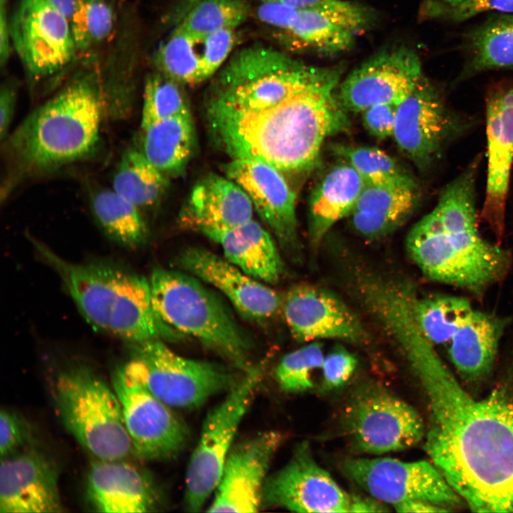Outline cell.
Wrapping results in <instances>:
<instances>
[{
  "mask_svg": "<svg viewBox=\"0 0 513 513\" xmlns=\"http://www.w3.org/2000/svg\"><path fill=\"white\" fill-rule=\"evenodd\" d=\"M98 74L81 72L33 110L4 143L5 193L19 180L86 158L97 148L105 112Z\"/></svg>",
  "mask_w": 513,
  "mask_h": 513,
  "instance_id": "4",
  "label": "cell"
},
{
  "mask_svg": "<svg viewBox=\"0 0 513 513\" xmlns=\"http://www.w3.org/2000/svg\"><path fill=\"white\" fill-rule=\"evenodd\" d=\"M31 435L27 421L14 410L2 408L0 413L1 457L12 455L24 447Z\"/></svg>",
  "mask_w": 513,
  "mask_h": 513,
  "instance_id": "45",
  "label": "cell"
},
{
  "mask_svg": "<svg viewBox=\"0 0 513 513\" xmlns=\"http://www.w3.org/2000/svg\"><path fill=\"white\" fill-rule=\"evenodd\" d=\"M9 31L19 58L35 81L58 73L77 51L68 19L48 0H20Z\"/></svg>",
  "mask_w": 513,
  "mask_h": 513,
  "instance_id": "15",
  "label": "cell"
},
{
  "mask_svg": "<svg viewBox=\"0 0 513 513\" xmlns=\"http://www.w3.org/2000/svg\"><path fill=\"white\" fill-rule=\"evenodd\" d=\"M6 1H7V0H0L1 7V6H4Z\"/></svg>",
  "mask_w": 513,
  "mask_h": 513,
  "instance_id": "54",
  "label": "cell"
},
{
  "mask_svg": "<svg viewBox=\"0 0 513 513\" xmlns=\"http://www.w3.org/2000/svg\"><path fill=\"white\" fill-rule=\"evenodd\" d=\"M179 264L220 291L247 318L268 319L282 307L283 297L277 291L210 251L189 248L179 256Z\"/></svg>",
  "mask_w": 513,
  "mask_h": 513,
  "instance_id": "23",
  "label": "cell"
},
{
  "mask_svg": "<svg viewBox=\"0 0 513 513\" xmlns=\"http://www.w3.org/2000/svg\"><path fill=\"white\" fill-rule=\"evenodd\" d=\"M149 282L161 336L177 331L192 336L244 373L253 368L248 337L222 301L196 278L157 268Z\"/></svg>",
  "mask_w": 513,
  "mask_h": 513,
  "instance_id": "7",
  "label": "cell"
},
{
  "mask_svg": "<svg viewBox=\"0 0 513 513\" xmlns=\"http://www.w3.org/2000/svg\"><path fill=\"white\" fill-rule=\"evenodd\" d=\"M249 11L247 0H200L175 27L202 37L223 29H235L245 21Z\"/></svg>",
  "mask_w": 513,
  "mask_h": 513,
  "instance_id": "38",
  "label": "cell"
},
{
  "mask_svg": "<svg viewBox=\"0 0 513 513\" xmlns=\"http://www.w3.org/2000/svg\"><path fill=\"white\" fill-rule=\"evenodd\" d=\"M299 11L289 6L274 3L261 2L258 9V18L283 32L293 26L298 18Z\"/></svg>",
  "mask_w": 513,
  "mask_h": 513,
  "instance_id": "48",
  "label": "cell"
},
{
  "mask_svg": "<svg viewBox=\"0 0 513 513\" xmlns=\"http://www.w3.org/2000/svg\"><path fill=\"white\" fill-rule=\"evenodd\" d=\"M338 85L313 87L256 112L213 114L211 131L232 159L260 161L282 173L309 171L325 140L350 126L334 93Z\"/></svg>",
  "mask_w": 513,
  "mask_h": 513,
  "instance_id": "2",
  "label": "cell"
},
{
  "mask_svg": "<svg viewBox=\"0 0 513 513\" xmlns=\"http://www.w3.org/2000/svg\"><path fill=\"white\" fill-rule=\"evenodd\" d=\"M343 471L370 495L393 506L423 500L449 511L462 501L438 468L428 461L352 458L343 462Z\"/></svg>",
  "mask_w": 513,
  "mask_h": 513,
  "instance_id": "13",
  "label": "cell"
},
{
  "mask_svg": "<svg viewBox=\"0 0 513 513\" xmlns=\"http://www.w3.org/2000/svg\"><path fill=\"white\" fill-rule=\"evenodd\" d=\"M282 309L293 336L310 341L336 338L358 342L365 336L358 318L330 291L301 284L283 298Z\"/></svg>",
  "mask_w": 513,
  "mask_h": 513,
  "instance_id": "22",
  "label": "cell"
},
{
  "mask_svg": "<svg viewBox=\"0 0 513 513\" xmlns=\"http://www.w3.org/2000/svg\"><path fill=\"white\" fill-rule=\"evenodd\" d=\"M504 325L496 315L472 309L448 343L450 360L462 376L476 380L490 372Z\"/></svg>",
  "mask_w": 513,
  "mask_h": 513,
  "instance_id": "27",
  "label": "cell"
},
{
  "mask_svg": "<svg viewBox=\"0 0 513 513\" xmlns=\"http://www.w3.org/2000/svg\"><path fill=\"white\" fill-rule=\"evenodd\" d=\"M154 63L157 71L181 84L205 81L200 38L176 27L156 51Z\"/></svg>",
  "mask_w": 513,
  "mask_h": 513,
  "instance_id": "36",
  "label": "cell"
},
{
  "mask_svg": "<svg viewBox=\"0 0 513 513\" xmlns=\"http://www.w3.org/2000/svg\"><path fill=\"white\" fill-rule=\"evenodd\" d=\"M253 204L227 177L209 174L193 187L181 213L186 226L203 234L226 229L252 219Z\"/></svg>",
  "mask_w": 513,
  "mask_h": 513,
  "instance_id": "25",
  "label": "cell"
},
{
  "mask_svg": "<svg viewBox=\"0 0 513 513\" xmlns=\"http://www.w3.org/2000/svg\"><path fill=\"white\" fill-rule=\"evenodd\" d=\"M417 54L405 48L384 51L353 70L341 83L337 99L346 111L378 104H400L423 77Z\"/></svg>",
  "mask_w": 513,
  "mask_h": 513,
  "instance_id": "18",
  "label": "cell"
},
{
  "mask_svg": "<svg viewBox=\"0 0 513 513\" xmlns=\"http://www.w3.org/2000/svg\"><path fill=\"white\" fill-rule=\"evenodd\" d=\"M467 61L460 78L494 69L513 68V13L494 14L466 33Z\"/></svg>",
  "mask_w": 513,
  "mask_h": 513,
  "instance_id": "31",
  "label": "cell"
},
{
  "mask_svg": "<svg viewBox=\"0 0 513 513\" xmlns=\"http://www.w3.org/2000/svg\"><path fill=\"white\" fill-rule=\"evenodd\" d=\"M261 2L278 3L298 11H311L327 15L358 31L369 21L365 8L344 0H259Z\"/></svg>",
  "mask_w": 513,
  "mask_h": 513,
  "instance_id": "42",
  "label": "cell"
},
{
  "mask_svg": "<svg viewBox=\"0 0 513 513\" xmlns=\"http://www.w3.org/2000/svg\"><path fill=\"white\" fill-rule=\"evenodd\" d=\"M167 175L155 167L138 148L129 149L115 170L113 190L140 209L155 205L167 187Z\"/></svg>",
  "mask_w": 513,
  "mask_h": 513,
  "instance_id": "32",
  "label": "cell"
},
{
  "mask_svg": "<svg viewBox=\"0 0 513 513\" xmlns=\"http://www.w3.org/2000/svg\"><path fill=\"white\" fill-rule=\"evenodd\" d=\"M419 187L366 184L350 214L355 229L368 238L384 236L403 224L416 209Z\"/></svg>",
  "mask_w": 513,
  "mask_h": 513,
  "instance_id": "28",
  "label": "cell"
},
{
  "mask_svg": "<svg viewBox=\"0 0 513 513\" xmlns=\"http://www.w3.org/2000/svg\"><path fill=\"white\" fill-rule=\"evenodd\" d=\"M472 161L442 190L435 208L410 230L408 251L429 279L480 294L507 274L510 253L479 232Z\"/></svg>",
  "mask_w": 513,
  "mask_h": 513,
  "instance_id": "3",
  "label": "cell"
},
{
  "mask_svg": "<svg viewBox=\"0 0 513 513\" xmlns=\"http://www.w3.org/2000/svg\"><path fill=\"white\" fill-rule=\"evenodd\" d=\"M485 112L487 166L481 217L501 237L513 165V79L500 80L489 86Z\"/></svg>",
  "mask_w": 513,
  "mask_h": 513,
  "instance_id": "16",
  "label": "cell"
},
{
  "mask_svg": "<svg viewBox=\"0 0 513 513\" xmlns=\"http://www.w3.org/2000/svg\"><path fill=\"white\" fill-rule=\"evenodd\" d=\"M10 31L9 23L4 6L1 7L0 11V63L4 65L9 58L10 54Z\"/></svg>",
  "mask_w": 513,
  "mask_h": 513,
  "instance_id": "52",
  "label": "cell"
},
{
  "mask_svg": "<svg viewBox=\"0 0 513 513\" xmlns=\"http://www.w3.org/2000/svg\"><path fill=\"white\" fill-rule=\"evenodd\" d=\"M472 125V120L451 108L440 91L423 76L398 105L393 136L415 166L427 171Z\"/></svg>",
  "mask_w": 513,
  "mask_h": 513,
  "instance_id": "11",
  "label": "cell"
},
{
  "mask_svg": "<svg viewBox=\"0 0 513 513\" xmlns=\"http://www.w3.org/2000/svg\"><path fill=\"white\" fill-rule=\"evenodd\" d=\"M112 386L121 404L133 453L137 457L163 460L182 450L189 439V430L170 406L123 366L114 372Z\"/></svg>",
  "mask_w": 513,
  "mask_h": 513,
  "instance_id": "14",
  "label": "cell"
},
{
  "mask_svg": "<svg viewBox=\"0 0 513 513\" xmlns=\"http://www.w3.org/2000/svg\"><path fill=\"white\" fill-rule=\"evenodd\" d=\"M398 512H448L446 509L423 500H411L393 506Z\"/></svg>",
  "mask_w": 513,
  "mask_h": 513,
  "instance_id": "51",
  "label": "cell"
},
{
  "mask_svg": "<svg viewBox=\"0 0 513 513\" xmlns=\"http://www.w3.org/2000/svg\"><path fill=\"white\" fill-rule=\"evenodd\" d=\"M131 346L123 368L170 408L199 407L239 381L228 368L181 356L159 338Z\"/></svg>",
  "mask_w": 513,
  "mask_h": 513,
  "instance_id": "9",
  "label": "cell"
},
{
  "mask_svg": "<svg viewBox=\"0 0 513 513\" xmlns=\"http://www.w3.org/2000/svg\"><path fill=\"white\" fill-rule=\"evenodd\" d=\"M16 90L11 85L1 86L0 93V137L1 143L9 136V130L14 113Z\"/></svg>",
  "mask_w": 513,
  "mask_h": 513,
  "instance_id": "49",
  "label": "cell"
},
{
  "mask_svg": "<svg viewBox=\"0 0 513 513\" xmlns=\"http://www.w3.org/2000/svg\"><path fill=\"white\" fill-rule=\"evenodd\" d=\"M321 346L312 343L286 354L276 367L275 375L286 392L301 393L314 386L312 372L321 368L324 361Z\"/></svg>",
  "mask_w": 513,
  "mask_h": 513,
  "instance_id": "41",
  "label": "cell"
},
{
  "mask_svg": "<svg viewBox=\"0 0 513 513\" xmlns=\"http://www.w3.org/2000/svg\"><path fill=\"white\" fill-rule=\"evenodd\" d=\"M234 30L223 29L200 37L205 80L213 76L226 61L237 39Z\"/></svg>",
  "mask_w": 513,
  "mask_h": 513,
  "instance_id": "44",
  "label": "cell"
},
{
  "mask_svg": "<svg viewBox=\"0 0 513 513\" xmlns=\"http://www.w3.org/2000/svg\"><path fill=\"white\" fill-rule=\"evenodd\" d=\"M70 20L78 51H85L105 41L114 25V9L110 0H73Z\"/></svg>",
  "mask_w": 513,
  "mask_h": 513,
  "instance_id": "40",
  "label": "cell"
},
{
  "mask_svg": "<svg viewBox=\"0 0 513 513\" xmlns=\"http://www.w3.org/2000/svg\"><path fill=\"white\" fill-rule=\"evenodd\" d=\"M283 33L295 48L333 54L349 49L356 31L327 15L299 11L295 24Z\"/></svg>",
  "mask_w": 513,
  "mask_h": 513,
  "instance_id": "35",
  "label": "cell"
},
{
  "mask_svg": "<svg viewBox=\"0 0 513 513\" xmlns=\"http://www.w3.org/2000/svg\"><path fill=\"white\" fill-rule=\"evenodd\" d=\"M357 366L356 358L343 349H337L324 358L323 383L326 388H338L351 377Z\"/></svg>",
  "mask_w": 513,
  "mask_h": 513,
  "instance_id": "46",
  "label": "cell"
},
{
  "mask_svg": "<svg viewBox=\"0 0 513 513\" xmlns=\"http://www.w3.org/2000/svg\"><path fill=\"white\" fill-rule=\"evenodd\" d=\"M260 378L261 370L256 367L245 372L224 400L206 416L186 472L187 511L200 512L217 487L233 440Z\"/></svg>",
  "mask_w": 513,
  "mask_h": 513,
  "instance_id": "10",
  "label": "cell"
},
{
  "mask_svg": "<svg viewBox=\"0 0 513 513\" xmlns=\"http://www.w3.org/2000/svg\"><path fill=\"white\" fill-rule=\"evenodd\" d=\"M281 441L279 432L266 431L232 447L207 512H257L267 472Z\"/></svg>",
  "mask_w": 513,
  "mask_h": 513,
  "instance_id": "19",
  "label": "cell"
},
{
  "mask_svg": "<svg viewBox=\"0 0 513 513\" xmlns=\"http://www.w3.org/2000/svg\"><path fill=\"white\" fill-rule=\"evenodd\" d=\"M63 511L56 463L43 452L24 448L2 457L1 513H57Z\"/></svg>",
  "mask_w": 513,
  "mask_h": 513,
  "instance_id": "20",
  "label": "cell"
},
{
  "mask_svg": "<svg viewBox=\"0 0 513 513\" xmlns=\"http://www.w3.org/2000/svg\"><path fill=\"white\" fill-rule=\"evenodd\" d=\"M412 308L418 325L432 344L448 343L474 309L466 298L450 295L418 297L412 294Z\"/></svg>",
  "mask_w": 513,
  "mask_h": 513,
  "instance_id": "34",
  "label": "cell"
},
{
  "mask_svg": "<svg viewBox=\"0 0 513 513\" xmlns=\"http://www.w3.org/2000/svg\"><path fill=\"white\" fill-rule=\"evenodd\" d=\"M434 16L460 22L486 11L513 13V0H464L451 5L439 0L432 4Z\"/></svg>",
  "mask_w": 513,
  "mask_h": 513,
  "instance_id": "43",
  "label": "cell"
},
{
  "mask_svg": "<svg viewBox=\"0 0 513 513\" xmlns=\"http://www.w3.org/2000/svg\"><path fill=\"white\" fill-rule=\"evenodd\" d=\"M386 507L373 497L351 496L349 512H384L388 511Z\"/></svg>",
  "mask_w": 513,
  "mask_h": 513,
  "instance_id": "50",
  "label": "cell"
},
{
  "mask_svg": "<svg viewBox=\"0 0 513 513\" xmlns=\"http://www.w3.org/2000/svg\"><path fill=\"white\" fill-rule=\"evenodd\" d=\"M336 70L309 66L264 46L234 53L211 88L207 113H247L274 106L306 89L338 82Z\"/></svg>",
  "mask_w": 513,
  "mask_h": 513,
  "instance_id": "6",
  "label": "cell"
},
{
  "mask_svg": "<svg viewBox=\"0 0 513 513\" xmlns=\"http://www.w3.org/2000/svg\"><path fill=\"white\" fill-rule=\"evenodd\" d=\"M38 253L58 274L86 321L130 343L159 338L149 279L104 263L75 264L35 239Z\"/></svg>",
  "mask_w": 513,
  "mask_h": 513,
  "instance_id": "5",
  "label": "cell"
},
{
  "mask_svg": "<svg viewBox=\"0 0 513 513\" xmlns=\"http://www.w3.org/2000/svg\"><path fill=\"white\" fill-rule=\"evenodd\" d=\"M366 182L348 163L332 168L315 188L309 202V231L318 246L338 221L350 215Z\"/></svg>",
  "mask_w": 513,
  "mask_h": 513,
  "instance_id": "29",
  "label": "cell"
},
{
  "mask_svg": "<svg viewBox=\"0 0 513 513\" xmlns=\"http://www.w3.org/2000/svg\"><path fill=\"white\" fill-rule=\"evenodd\" d=\"M428 395L432 423L425 450L477 512H513V393H467L426 343L407 358Z\"/></svg>",
  "mask_w": 513,
  "mask_h": 513,
  "instance_id": "1",
  "label": "cell"
},
{
  "mask_svg": "<svg viewBox=\"0 0 513 513\" xmlns=\"http://www.w3.org/2000/svg\"><path fill=\"white\" fill-rule=\"evenodd\" d=\"M343 424L353 448L371 455L406 450L425 435L424 423L414 408L375 385L354 394L345 409Z\"/></svg>",
  "mask_w": 513,
  "mask_h": 513,
  "instance_id": "12",
  "label": "cell"
},
{
  "mask_svg": "<svg viewBox=\"0 0 513 513\" xmlns=\"http://www.w3.org/2000/svg\"><path fill=\"white\" fill-rule=\"evenodd\" d=\"M53 398L66 428L96 459L124 460L133 453L119 398L90 368L76 365L58 373Z\"/></svg>",
  "mask_w": 513,
  "mask_h": 513,
  "instance_id": "8",
  "label": "cell"
},
{
  "mask_svg": "<svg viewBox=\"0 0 513 513\" xmlns=\"http://www.w3.org/2000/svg\"><path fill=\"white\" fill-rule=\"evenodd\" d=\"M351 496L314 460L302 444L291 460L267 477L261 507H283L296 512H349Z\"/></svg>",
  "mask_w": 513,
  "mask_h": 513,
  "instance_id": "17",
  "label": "cell"
},
{
  "mask_svg": "<svg viewBox=\"0 0 513 513\" xmlns=\"http://www.w3.org/2000/svg\"><path fill=\"white\" fill-rule=\"evenodd\" d=\"M205 235L222 247L229 261L252 278L272 284L282 276L284 263L274 241L253 219Z\"/></svg>",
  "mask_w": 513,
  "mask_h": 513,
  "instance_id": "26",
  "label": "cell"
},
{
  "mask_svg": "<svg viewBox=\"0 0 513 513\" xmlns=\"http://www.w3.org/2000/svg\"><path fill=\"white\" fill-rule=\"evenodd\" d=\"M142 131L138 149L145 157L167 176L182 173L194 150L191 113L162 120Z\"/></svg>",
  "mask_w": 513,
  "mask_h": 513,
  "instance_id": "30",
  "label": "cell"
},
{
  "mask_svg": "<svg viewBox=\"0 0 513 513\" xmlns=\"http://www.w3.org/2000/svg\"><path fill=\"white\" fill-rule=\"evenodd\" d=\"M441 1H442L443 2L448 4L455 5V4H457L460 2H462L464 0H441Z\"/></svg>",
  "mask_w": 513,
  "mask_h": 513,
  "instance_id": "53",
  "label": "cell"
},
{
  "mask_svg": "<svg viewBox=\"0 0 513 513\" xmlns=\"http://www.w3.org/2000/svg\"><path fill=\"white\" fill-rule=\"evenodd\" d=\"M334 153L345 160L366 184L418 187L415 180L389 155L376 147L335 145Z\"/></svg>",
  "mask_w": 513,
  "mask_h": 513,
  "instance_id": "37",
  "label": "cell"
},
{
  "mask_svg": "<svg viewBox=\"0 0 513 513\" xmlns=\"http://www.w3.org/2000/svg\"><path fill=\"white\" fill-rule=\"evenodd\" d=\"M224 172L248 195L281 247L291 253L298 252L296 195L282 172L270 165L248 159H232L224 166Z\"/></svg>",
  "mask_w": 513,
  "mask_h": 513,
  "instance_id": "21",
  "label": "cell"
},
{
  "mask_svg": "<svg viewBox=\"0 0 513 513\" xmlns=\"http://www.w3.org/2000/svg\"><path fill=\"white\" fill-rule=\"evenodd\" d=\"M397 107L395 104H378L362 111V120L366 129L379 139L393 136Z\"/></svg>",
  "mask_w": 513,
  "mask_h": 513,
  "instance_id": "47",
  "label": "cell"
},
{
  "mask_svg": "<svg viewBox=\"0 0 513 513\" xmlns=\"http://www.w3.org/2000/svg\"><path fill=\"white\" fill-rule=\"evenodd\" d=\"M182 85L158 71L148 75L144 86L142 129L165 119L191 113Z\"/></svg>",
  "mask_w": 513,
  "mask_h": 513,
  "instance_id": "39",
  "label": "cell"
},
{
  "mask_svg": "<svg viewBox=\"0 0 513 513\" xmlns=\"http://www.w3.org/2000/svg\"><path fill=\"white\" fill-rule=\"evenodd\" d=\"M86 495L98 512H149L159 504L157 490L147 474L123 460L93 462L86 475Z\"/></svg>",
  "mask_w": 513,
  "mask_h": 513,
  "instance_id": "24",
  "label": "cell"
},
{
  "mask_svg": "<svg viewBox=\"0 0 513 513\" xmlns=\"http://www.w3.org/2000/svg\"><path fill=\"white\" fill-rule=\"evenodd\" d=\"M92 210L105 234L120 245L136 248L145 242L147 228L140 209L113 190L95 194Z\"/></svg>",
  "mask_w": 513,
  "mask_h": 513,
  "instance_id": "33",
  "label": "cell"
}]
</instances>
